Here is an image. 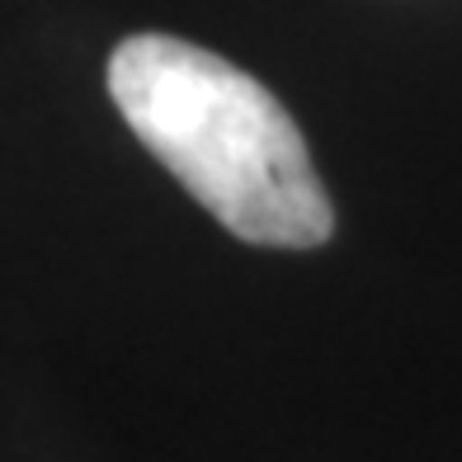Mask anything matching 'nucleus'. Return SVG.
Masks as SVG:
<instances>
[{
  "label": "nucleus",
  "mask_w": 462,
  "mask_h": 462,
  "mask_svg": "<svg viewBox=\"0 0 462 462\" xmlns=\"http://www.w3.org/2000/svg\"><path fill=\"white\" fill-rule=\"evenodd\" d=\"M109 95L231 236L279 250L330 241L335 208L307 142L250 71L171 33H133L109 57Z\"/></svg>",
  "instance_id": "nucleus-1"
}]
</instances>
